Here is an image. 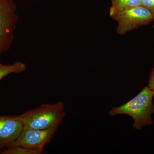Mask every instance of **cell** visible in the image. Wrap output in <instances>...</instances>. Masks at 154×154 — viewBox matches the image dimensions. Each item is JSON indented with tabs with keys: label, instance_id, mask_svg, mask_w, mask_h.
<instances>
[{
	"label": "cell",
	"instance_id": "1",
	"mask_svg": "<svg viewBox=\"0 0 154 154\" xmlns=\"http://www.w3.org/2000/svg\"><path fill=\"white\" fill-rule=\"evenodd\" d=\"M154 91L148 87H145L137 96L124 105L112 108L109 112L110 116L126 114L131 116L134 123L133 128L141 129L146 125L153 123L152 115L154 113L152 99Z\"/></svg>",
	"mask_w": 154,
	"mask_h": 154
},
{
	"label": "cell",
	"instance_id": "2",
	"mask_svg": "<svg viewBox=\"0 0 154 154\" xmlns=\"http://www.w3.org/2000/svg\"><path fill=\"white\" fill-rule=\"evenodd\" d=\"M24 128L48 129L58 128L65 116L64 105L61 101L46 104L17 115Z\"/></svg>",
	"mask_w": 154,
	"mask_h": 154
},
{
	"label": "cell",
	"instance_id": "3",
	"mask_svg": "<svg viewBox=\"0 0 154 154\" xmlns=\"http://www.w3.org/2000/svg\"><path fill=\"white\" fill-rule=\"evenodd\" d=\"M14 0H0V54L9 49L19 17Z\"/></svg>",
	"mask_w": 154,
	"mask_h": 154
},
{
	"label": "cell",
	"instance_id": "4",
	"mask_svg": "<svg viewBox=\"0 0 154 154\" xmlns=\"http://www.w3.org/2000/svg\"><path fill=\"white\" fill-rule=\"evenodd\" d=\"M111 18L117 22L116 31L120 36L140 27L148 25L154 21L153 14L143 6L118 13Z\"/></svg>",
	"mask_w": 154,
	"mask_h": 154
},
{
	"label": "cell",
	"instance_id": "5",
	"mask_svg": "<svg viewBox=\"0 0 154 154\" xmlns=\"http://www.w3.org/2000/svg\"><path fill=\"white\" fill-rule=\"evenodd\" d=\"M58 128L48 129L24 128L14 142L7 148L22 146L34 149L44 150L46 145L50 142Z\"/></svg>",
	"mask_w": 154,
	"mask_h": 154
},
{
	"label": "cell",
	"instance_id": "6",
	"mask_svg": "<svg viewBox=\"0 0 154 154\" xmlns=\"http://www.w3.org/2000/svg\"><path fill=\"white\" fill-rule=\"evenodd\" d=\"M24 128L17 116H0V149L16 140Z\"/></svg>",
	"mask_w": 154,
	"mask_h": 154
},
{
	"label": "cell",
	"instance_id": "7",
	"mask_svg": "<svg viewBox=\"0 0 154 154\" xmlns=\"http://www.w3.org/2000/svg\"><path fill=\"white\" fill-rule=\"evenodd\" d=\"M112 5L110 7L109 14L110 17L115 14L132 8L138 6H142L141 0H111Z\"/></svg>",
	"mask_w": 154,
	"mask_h": 154
},
{
	"label": "cell",
	"instance_id": "8",
	"mask_svg": "<svg viewBox=\"0 0 154 154\" xmlns=\"http://www.w3.org/2000/svg\"><path fill=\"white\" fill-rule=\"evenodd\" d=\"M26 69L25 63L17 61L11 65H4L0 63V81L4 77L11 73L19 74Z\"/></svg>",
	"mask_w": 154,
	"mask_h": 154
},
{
	"label": "cell",
	"instance_id": "9",
	"mask_svg": "<svg viewBox=\"0 0 154 154\" xmlns=\"http://www.w3.org/2000/svg\"><path fill=\"white\" fill-rule=\"evenodd\" d=\"M45 150L34 149L22 146L11 147L8 148L0 152L2 154H42Z\"/></svg>",
	"mask_w": 154,
	"mask_h": 154
},
{
	"label": "cell",
	"instance_id": "10",
	"mask_svg": "<svg viewBox=\"0 0 154 154\" xmlns=\"http://www.w3.org/2000/svg\"><path fill=\"white\" fill-rule=\"evenodd\" d=\"M142 5L153 14L154 16V0H141Z\"/></svg>",
	"mask_w": 154,
	"mask_h": 154
},
{
	"label": "cell",
	"instance_id": "11",
	"mask_svg": "<svg viewBox=\"0 0 154 154\" xmlns=\"http://www.w3.org/2000/svg\"><path fill=\"white\" fill-rule=\"evenodd\" d=\"M149 89L154 92V67L151 72L149 78L148 85L147 86Z\"/></svg>",
	"mask_w": 154,
	"mask_h": 154
},
{
	"label": "cell",
	"instance_id": "12",
	"mask_svg": "<svg viewBox=\"0 0 154 154\" xmlns=\"http://www.w3.org/2000/svg\"><path fill=\"white\" fill-rule=\"evenodd\" d=\"M153 29L154 30V25L153 26Z\"/></svg>",
	"mask_w": 154,
	"mask_h": 154
},
{
	"label": "cell",
	"instance_id": "13",
	"mask_svg": "<svg viewBox=\"0 0 154 154\" xmlns=\"http://www.w3.org/2000/svg\"></svg>",
	"mask_w": 154,
	"mask_h": 154
}]
</instances>
